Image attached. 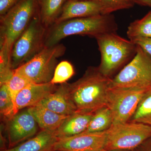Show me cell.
<instances>
[{"label":"cell","mask_w":151,"mask_h":151,"mask_svg":"<svg viewBox=\"0 0 151 151\" xmlns=\"http://www.w3.org/2000/svg\"><path fill=\"white\" fill-rule=\"evenodd\" d=\"M38 14L37 0H19L0 17V70L12 69L10 55L14 44Z\"/></svg>","instance_id":"cell-1"},{"label":"cell","mask_w":151,"mask_h":151,"mask_svg":"<svg viewBox=\"0 0 151 151\" xmlns=\"http://www.w3.org/2000/svg\"><path fill=\"white\" fill-rule=\"evenodd\" d=\"M111 80L98 67H89L81 78L68 83V95L77 111L94 112L107 106Z\"/></svg>","instance_id":"cell-2"},{"label":"cell","mask_w":151,"mask_h":151,"mask_svg":"<svg viewBox=\"0 0 151 151\" xmlns=\"http://www.w3.org/2000/svg\"><path fill=\"white\" fill-rule=\"evenodd\" d=\"M117 29L118 25L111 14L66 20L55 23L47 29L44 47L56 45L71 35H86L95 38L104 34L116 32Z\"/></svg>","instance_id":"cell-3"},{"label":"cell","mask_w":151,"mask_h":151,"mask_svg":"<svg viewBox=\"0 0 151 151\" xmlns=\"http://www.w3.org/2000/svg\"><path fill=\"white\" fill-rule=\"evenodd\" d=\"M101 53V62L98 68L105 76H112L120 68L132 60L137 52V45L132 41L118 35L108 33L96 38Z\"/></svg>","instance_id":"cell-4"},{"label":"cell","mask_w":151,"mask_h":151,"mask_svg":"<svg viewBox=\"0 0 151 151\" xmlns=\"http://www.w3.org/2000/svg\"><path fill=\"white\" fill-rule=\"evenodd\" d=\"M66 47L62 44L44 47L30 60L14 70L34 84L51 82L58 64V59L65 53Z\"/></svg>","instance_id":"cell-5"},{"label":"cell","mask_w":151,"mask_h":151,"mask_svg":"<svg viewBox=\"0 0 151 151\" xmlns=\"http://www.w3.org/2000/svg\"><path fill=\"white\" fill-rule=\"evenodd\" d=\"M137 46L133 59L112 78L110 88L151 89V56Z\"/></svg>","instance_id":"cell-6"},{"label":"cell","mask_w":151,"mask_h":151,"mask_svg":"<svg viewBox=\"0 0 151 151\" xmlns=\"http://www.w3.org/2000/svg\"><path fill=\"white\" fill-rule=\"evenodd\" d=\"M47 28L38 14L14 44L10 55V65L14 70L30 60L44 47Z\"/></svg>","instance_id":"cell-7"},{"label":"cell","mask_w":151,"mask_h":151,"mask_svg":"<svg viewBox=\"0 0 151 151\" xmlns=\"http://www.w3.org/2000/svg\"><path fill=\"white\" fill-rule=\"evenodd\" d=\"M151 137V127L142 123L127 122L112 125L106 131L104 149L132 151Z\"/></svg>","instance_id":"cell-8"},{"label":"cell","mask_w":151,"mask_h":151,"mask_svg":"<svg viewBox=\"0 0 151 151\" xmlns=\"http://www.w3.org/2000/svg\"><path fill=\"white\" fill-rule=\"evenodd\" d=\"M150 90L142 88H110L107 106L112 112L113 125L129 122L141 99Z\"/></svg>","instance_id":"cell-9"},{"label":"cell","mask_w":151,"mask_h":151,"mask_svg":"<svg viewBox=\"0 0 151 151\" xmlns=\"http://www.w3.org/2000/svg\"><path fill=\"white\" fill-rule=\"evenodd\" d=\"M6 122L8 148L13 147L33 137L39 127L28 108L19 111Z\"/></svg>","instance_id":"cell-10"},{"label":"cell","mask_w":151,"mask_h":151,"mask_svg":"<svg viewBox=\"0 0 151 151\" xmlns=\"http://www.w3.org/2000/svg\"><path fill=\"white\" fill-rule=\"evenodd\" d=\"M106 131L86 133L58 139L53 150L56 151H100L104 148Z\"/></svg>","instance_id":"cell-11"},{"label":"cell","mask_w":151,"mask_h":151,"mask_svg":"<svg viewBox=\"0 0 151 151\" xmlns=\"http://www.w3.org/2000/svg\"><path fill=\"white\" fill-rule=\"evenodd\" d=\"M99 14H102V7L100 1L68 0L55 23Z\"/></svg>","instance_id":"cell-12"},{"label":"cell","mask_w":151,"mask_h":151,"mask_svg":"<svg viewBox=\"0 0 151 151\" xmlns=\"http://www.w3.org/2000/svg\"><path fill=\"white\" fill-rule=\"evenodd\" d=\"M58 86L51 82L46 84H32L22 89L17 95L15 101L16 114L24 108L38 105L54 92Z\"/></svg>","instance_id":"cell-13"},{"label":"cell","mask_w":151,"mask_h":151,"mask_svg":"<svg viewBox=\"0 0 151 151\" xmlns=\"http://www.w3.org/2000/svg\"><path fill=\"white\" fill-rule=\"evenodd\" d=\"M37 105H41L63 116H69L77 111L68 95V83L66 82L58 86L54 92Z\"/></svg>","instance_id":"cell-14"},{"label":"cell","mask_w":151,"mask_h":151,"mask_svg":"<svg viewBox=\"0 0 151 151\" xmlns=\"http://www.w3.org/2000/svg\"><path fill=\"white\" fill-rule=\"evenodd\" d=\"M94 112L76 111L68 116L55 131L58 139L68 137L85 132Z\"/></svg>","instance_id":"cell-15"},{"label":"cell","mask_w":151,"mask_h":151,"mask_svg":"<svg viewBox=\"0 0 151 151\" xmlns=\"http://www.w3.org/2000/svg\"><path fill=\"white\" fill-rule=\"evenodd\" d=\"M58 140L55 132L41 130L27 140L1 151H52Z\"/></svg>","instance_id":"cell-16"},{"label":"cell","mask_w":151,"mask_h":151,"mask_svg":"<svg viewBox=\"0 0 151 151\" xmlns=\"http://www.w3.org/2000/svg\"><path fill=\"white\" fill-rule=\"evenodd\" d=\"M28 108L41 130L55 132L68 116L58 114L40 105Z\"/></svg>","instance_id":"cell-17"},{"label":"cell","mask_w":151,"mask_h":151,"mask_svg":"<svg viewBox=\"0 0 151 151\" xmlns=\"http://www.w3.org/2000/svg\"><path fill=\"white\" fill-rule=\"evenodd\" d=\"M67 1L37 0L39 17L47 29L55 23Z\"/></svg>","instance_id":"cell-18"},{"label":"cell","mask_w":151,"mask_h":151,"mask_svg":"<svg viewBox=\"0 0 151 151\" xmlns=\"http://www.w3.org/2000/svg\"><path fill=\"white\" fill-rule=\"evenodd\" d=\"M113 124V116L110 108L105 106L94 111L91 121L84 132L94 133L107 131Z\"/></svg>","instance_id":"cell-19"},{"label":"cell","mask_w":151,"mask_h":151,"mask_svg":"<svg viewBox=\"0 0 151 151\" xmlns=\"http://www.w3.org/2000/svg\"><path fill=\"white\" fill-rule=\"evenodd\" d=\"M127 35L130 40L137 38H151V10L142 18L130 24Z\"/></svg>","instance_id":"cell-20"},{"label":"cell","mask_w":151,"mask_h":151,"mask_svg":"<svg viewBox=\"0 0 151 151\" xmlns=\"http://www.w3.org/2000/svg\"><path fill=\"white\" fill-rule=\"evenodd\" d=\"M129 122L142 123L151 127V89L141 99Z\"/></svg>","instance_id":"cell-21"},{"label":"cell","mask_w":151,"mask_h":151,"mask_svg":"<svg viewBox=\"0 0 151 151\" xmlns=\"http://www.w3.org/2000/svg\"><path fill=\"white\" fill-rule=\"evenodd\" d=\"M0 113L1 118L6 122L16 114L14 104L6 83L0 84Z\"/></svg>","instance_id":"cell-22"},{"label":"cell","mask_w":151,"mask_h":151,"mask_svg":"<svg viewBox=\"0 0 151 151\" xmlns=\"http://www.w3.org/2000/svg\"><path fill=\"white\" fill-rule=\"evenodd\" d=\"M74 74V68L72 64L66 60L61 61L57 65L50 82L55 85L63 84L66 82Z\"/></svg>","instance_id":"cell-23"},{"label":"cell","mask_w":151,"mask_h":151,"mask_svg":"<svg viewBox=\"0 0 151 151\" xmlns=\"http://www.w3.org/2000/svg\"><path fill=\"white\" fill-rule=\"evenodd\" d=\"M6 84L15 105L16 98L19 92L33 83L24 76L15 72L14 70L13 75Z\"/></svg>","instance_id":"cell-24"},{"label":"cell","mask_w":151,"mask_h":151,"mask_svg":"<svg viewBox=\"0 0 151 151\" xmlns=\"http://www.w3.org/2000/svg\"><path fill=\"white\" fill-rule=\"evenodd\" d=\"M102 7V14H110L120 10L129 9L134 5L133 0H99Z\"/></svg>","instance_id":"cell-25"},{"label":"cell","mask_w":151,"mask_h":151,"mask_svg":"<svg viewBox=\"0 0 151 151\" xmlns=\"http://www.w3.org/2000/svg\"><path fill=\"white\" fill-rule=\"evenodd\" d=\"M151 56V38L140 37L130 40Z\"/></svg>","instance_id":"cell-26"},{"label":"cell","mask_w":151,"mask_h":151,"mask_svg":"<svg viewBox=\"0 0 151 151\" xmlns=\"http://www.w3.org/2000/svg\"><path fill=\"white\" fill-rule=\"evenodd\" d=\"M19 0H0V17L5 14Z\"/></svg>","instance_id":"cell-27"},{"label":"cell","mask_w":151,"mask_h":151,"mask_svg":"<svg viewBox=\"0 0 151 151\" xmlns=\"http://www.w3.org/2000/svg\"><path fill=\"white\" fill-rule=\"evenodd\" d=\"M131 151H151V137Z\"/></svg>","instance_id":"cell-28"},{"label":"cell","mask_w":151,"mask_h":151,"mask_svg":"<svg viewBox=\"0 0 151 151\" xmlns=\"http://www.w3.org/2000/svg\"><path fill=\"white\" fill-rule=\"evenodd\" d=\"M135 4L151 8V0H133Z\"/></svg>","instance_id":"cell-29"},{"label":"cell","mask_w":151,"mask_h":151,"mask_svg":"<svg viewBox=\"0 0 151 151\" xmlns=\"http://www.w3.org/2000/svg\"><path fill=\"white\" fill-rule=\"evenodd\" d=\"M100 151H131L129 150H105V149H103Z\"/></svg>","instance_id":"cell-30"},{"label":"cell","mask_w":151,"mask_h":151,"mask_svg":"<svg viewBox=\"0 0 151 151\" xmlns=\"http://www.w3.org/2000/svg\"><path fill=\"white\" fill-rule=\"evenodd\" d=\"M52 151H56L52 150Z\"/></svg>","instance_id":"cell-31"},{"label":"cell","mask_w":151,"mask_h":151,"mask_svg":"<svg viewBox=\"0 0 151 151\" xmlns=\"http://www.w3.org/2000/svg\"><path fill=\"white\" fill-rule=\"evenodd\" d=\"M98 1H99V0H98Z\"/></svg>","instance_id":"cell-32"}]
</instances>
